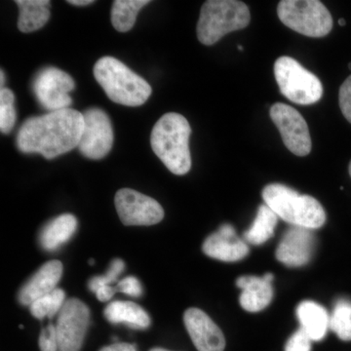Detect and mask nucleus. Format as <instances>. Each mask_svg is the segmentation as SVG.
Segmentation results:
<instances>
[{
	"label": "nucleus",
	"instance_id": "obj_1",
	"mask_svg": "<svg viewBox=\"0 0 351 351\" xmlns=\"http://www.w3.org/2000/svg\"><path fill=\"white\" fill-rule=\"evenodd\" d=\"M83 126V113L73 108L31 117L18 132V149L23 154H39L47 159L55 158L78 147Z\"/></svg>",
	"mask_w": 351,
	"mask_h": 351
},
{
	"label": "nucleus",
	"instance_id": "obj_2",
	"mask_svg": "<svg viewBox=\"0 0 351 351\" xmlns=\"http://www.w3.org/2000/svg\"><path fill=\"white\" fill-rule=\"evenodd\" d=\"M191 134L188 120L176 112L164 114L152 129V149L173 174L182 176L191 170Z\"/></svg>",
	"mask_w": 351,
	"mask_h": 351
},
{
	"label": "nucleus",
	"instance_id": "obj_3",
	"mask_svg": "<svg viewBox=\"0 0 351 351\" xmlns=\"http://www.w3.org/2000/svg\"><path fill=\"white\" fill-rule=\"evenodd\" d=\"M94 76L108 98L119 105L138 107L151 97V85L115 58H101Z\"/></svg>",
	"mask_w": 351,
	"mask_h": 351
},
{
	"label": "nucleus",
	"instance_id": "obj_4",
	"mask_svg": "<svg viewBox=\"0 0 351 351\" xmlns=\"http://www.w3.org/2000/svg\"><path fill=\"white\" fill-rule=\"evenodd\" d=\"M262 195L265 204L278 218L292 226L316 230L326 221V213L319 201L311 195H299L284 184H269L263 189Z\"/></svg>",
	"mask_w": 351,
	"mask_h": 351
},
{
	"label": "nucleus",
	"instance_id": "obj_5",
	"mask_svg": "<svg viewBox=\"0 0 351 351\" xmlns=\"http://www.w3.org/2000/svg\"><path fill=\"white\" fill-rule=\"evenodd\" d=\"M248 6L239 0H208L201 8L197 38L204 45H213L228 32L239 31L250 24Z\"/></svg>",
	"mask_w": 351,
	"mask_h": 351
},
{
	"label": "nucleus",
	"instance_id": "obj_6",
	"mask_svg": "<svg viewBox=\"0 0 351 351\" xmlns=\"http://www.w3.org/2000/svg\"><path fill=\"white\" fill-rule=\"evenodd\" d=\"M277 15L289 29L309 38H324L332 29L331 13L319 0H282Z\"/></svg>",
	"mask_w": 351,
	"mask_h": 351
},
{
	"label": "nucleus",
	"instance_id": "obj_7",
	"mask_svg": "<svg viewBox=\"0 0 351 351\" xmlns=\"http://www.w3.org/2000/svg\"><path fill=\"white\" fill-rule=\"evenodd\" d=\"M274 75L281 93L293 103L308 106L322 98L319 78L293 58H278L274 64Z\"/></svg>",
	"mask_w": 351,
	"mask_h": 351
},
{
	"label": "nucleus",
	"instance_id": "obj_8",
	"mask_svg": "<svg viewBox=\"0 0 351 351\" xmlns=\"http://www.w3.org/2000/svg\"><path fill=\"white\" fill-rule=\"evenodd\" d=\"M75 88V80L62 69L48 66L34 78L32 90L36 100L50 112L66 110L73 103L69 92Z\"/></svg>",
	"mask_w": 351,
	"mask_h": 351
},
{
	"label": "nucleus",
	"instance_id": "obj_9",
	"mask_svg": "<svg viewBox=\"0 0 351 351\" xmlns=\"http://www.w3.org/2000/svg\"><path fill=\"white\" fill-rule=\"evenodd\" d=\"M90 322V311L80 300L69 299L58 314L56 326L59 351H80Z\"/></svg>",
	"mask_w": 351,
	"mask_h": 351
},
{
	"label": "nucleus",
	"instance_id": "obj_10",
	"mask_svg": "<svg viewBox=\"0 0 351 351\" xmlns=\"http://www.w3.org/2000/svg\"><path fill=\"white\" fill-rule=\"evenodd\" d=\"M269 114L289 151L298 156L311 154V134L301 113L286 104L276 103L270 108Z\"/></svg>",
	"mask_w": 351,
	"mask_h": 351
},
{
	"label": "nucleus",
	"instance_id": "obj_11",
	"mask_svg": "<svg viewBox=\"0 0 351 351\" xmlns=\"http://www.w3.org/2000/svg\"><path fill=\"white\" fill-rule=\"evenodd\" d=\"M115 208L124 226H152L164 218L162 206L154 198L130 189L117 191Z\"/></svg>",
	"mask_w": 351,
	"mask_h": 351
},
{
	"label": "nucleus",
	"instance_id": "obj_12",
	"mask_svg": "<svg viewBox=\"0 0 351 351\" xmlns=\"http://www.w3.org/2000/svg\"><path fill=\"white\" fill-rule=\"evenodd\" d=\"M84 126L78 149L87 158L99 160L112 151L113 131L107 113L98 108L83 112Z\"/></svg>",
	"mask_w": 351,
	"mask_h": 351
},
{
	"label": "nucleus",
	"instance_id": "obj_13",
	"mask_svg": "<svg viewBox=\"0 0 351 351\" xmlns=\"http://www.w3.org/2000/svg\"><path fill=\"white\" fill-rule=\"evenodd\" d=\"M184 326L198 351H223L226 339L223 332L204 311L191 307L184 314Z\"/></svg>",
	"mask_w": 351,
	"mask_h": 351
},
{
	"label": "nucleus",
	"instance_id": "obj_14",
	"mask_svg": "<svg viewBox=\"0 0 351 351\" xmlns=\"http://www.w3.org/2000/svg\"><path fill=\"white\" fill-rule=\"evenodd\" d=\"M313 230L293 226L276 249V258L289 267H299L311 261L314 246Z\"/></svg>",
	"mask_w": 351,
	"mask_h": 351
},
{
	"label": "nucleus",
	"instance_id": "obj_15",
	"mask_svg": "<svg viewBox=\"0 0 351 351\" xmlns=\"http://www.w3.org/2000/svg\"><path fill=\"white\" fill-rule=\"evenodd\" d=\"M202 250L208 257L228 263L239 262L249 254L247 242L240 239L234 228L228 223L207 237Z\"/></svg>",
	"mask_w": 351,
	"mask_h": 351
},
{
	"label": "nucleus",
	"instance_id": "obj_16",
	"mask_svg": "<svg viewBox=\"0 0 351 351\" xmlns=\"http://www.w3.org/2000/svg\"><path fill=\"white\" fill-rule=\"evenodd\" d=\"M63 263L60 261H50L44 263L23 286L19 292V302L23 306H31L39 298L49 294L56 289L63 274Z\"/></svg>",
	"mask_w": 351,
	"mask_h": 351
},
{
	"label": "nucleus",
	"instance_id": "obj_17",
	"mask_svg": "<svg viewBox=\"0 0 351 351\" xmlns=\"http://www.w3.org/2000/svg\"><path fill=\"white\" fill-rule=\"evenodd\" d=\"M237 285L242 290L240 304L249 313L263 311L272 301L274 289L271 282L263 276H241L237 279Z\"/></svg>",
	"mask_w": 351,
	"mask_h": 351
},
{
	"label": "nucleus",
	"instance_id": "obj_18",
	"mask_svg": "<svg viewBox=\"0 0 351 351\" xmlns=\"http://www.w3.org/2000/svg\"><path fill=\"white\" fill-rule=\"evenodd\" d=\"M112 324H124L132 329L145 330L151 326V317L142 306L133 302L113 301L104 311Z\"/></svg>",
	"mask_w": 351,
	"mask_h": 351
},
{
	"label": "nucleus",
	"instance_id": "obj_19",
	"mask_svg": "<svg viewBox=\"0 0 351 351\" xmlns=\"http://www.w3.org/2000/svg\"><path fill=\"white\" fill-rule=\"evenodd\" d=\"M77 228V219L71 214H64L49 221L39 234V242L45 251H56L73 237Z\"/></svg>",
	"mask_w": 351,
	"mask_h": 351
},
{
	"label": "nucleus",
	"instance_id": "obj_20",
	"mask_svg": "<svg viewBox=\"0 0 351 351\" xmlns=\"http://www.w3.org/2000/svg\"><path fill=\"white\" fill-rule=\"evenodd\" d=\"M297 316L301 329L308 335L311 341H319L326 336L330 328V317L326 309L313 301H304L297 307Z\"/></svg>",
	"mask_w": 351,
	"mask_h": 351
},
{
	"label": "nucleus",
	"instance_id": "obj_21",
	"mask_svg": "<svg viewBox=\"0 0 351 351\" xmlns=\"http://www.w3.org/2000/svg\"><path fill=\"white\" fill-rule=\"evenodd\" d=\"M20 9L18 29L22 32L38 31L49 20L51 2L48 0H17Z\"/></svg>",
	"mask_w": 351,
	"mask_h": 351
},
{
	"label": "nucleus",
	"instance_id": "obj_22",
	"mask_svg": "<svg viewBox=\"0 0 351 351\" xmlns=\"http://www.w3.org/2000/svg\"><path fill=\"white\" fill-rule=\"evenodd\" d=\"M278 216L267 204L261 205L251 228L244 233V240L252 245H262L271 239Z\"/></svg>",
	"mask_w": 351,
	"mask_h": 351
},
{
	"label": "nucleus",
	"instance_id": "obj_23",
	"mask_svg": "<svg viewBox=\"0 0 351 351\" xmlns=\"http://www.w3.org/2000/svg\"><path fill=\"white\" fill-rule=\"evenodd\" d=\"M151 3L149 0H115L112 3V24L117 31H130L135 25L138 11Z\"/></svg>",
	"mask_w": 351,
	"mask_h": 351
},
{
	"label": "nucleus",
	"instance_id": "obj_24",
	"mask_svg": "<svg viewBox=\"0 0 351 351\" xmlns=\"http://www.w3.org/2000/svg\"><path fill=\"white\" fill-rule=\"evenodd\" d=\"M66 302V293L62 289L56 288L49 294L39 298L29 306V311L34 317L43 320L48 317L52 319L59 314Z\"/></svg>",
	"mask_w": 351,
	"mask_h": 351
},
{
	"label": "nucleus",
	"instance_id": "obj_25",
	"mask_svg": "<svg viewBox=\"0 0 351 351\" xmlns=\"http://www.w3.org/2000/svg\"><path fill=\"white\" fill-rule=\"evenodd\" d=\"M330 329L336 332L341 341H351V302H337L330 317Z\"/></svg>",
	"mask_w": 351,
	"mask_h": 351
},
{
	"label": "nucleus",
	"instance_id": "obj_26",
	"mask_svg": "<svg viewBox=\"0 0 351 351\" xmlns=\"http://www.w3.org/2000/svg\"><path fill=\"white\" fill-rule=\"evenodd\" d=\"M15 96L10 89L1 88L0 90V130L3 134H9L16 123Z\"/></svg>",
	"mask_w": 351,
	"mask_h": 351
},
{
	"label": "nucleus",
	"instance_id": "obj_27",
	"mask_svg": "<svg viewBox=\"0 0 351 351\" xmlns=\"http://www.w3.org/2000/svg\"><path fill=\"white\" fill-rule=\"evenodd\" d=\"M125 269V263L120 258H114L110 263L107 274L101 276H95L89 281V289L96 293L99 289L104 286H110V284L119 281V276Z\"/></svg>",
	"mask_w": 351,
	"mask_h": 351
},
{
	"label": "nucleus",
	"instance_id": "obj_28",
	"mask_svg": "<svg viewBox=\"0 0 351 351\" xmlns=\"http://www.w3.org/2000/svg\"><path fill=\"white\" fill-rule=\"evenodd\" d=\"M311 339L302 329L298 330L288 339L285 351H311Z\"/></svg>",
	"mask_w": 351,
	"mask_h": 351
},
{
	"label": "nucleus",
	"instance_id": "obj_29",
	"mask_svg": "<svg viewBox=\"0 0 351 351\" xmlns=\"http://www.w3.org/2000/svg\"><path fill=\"white\" fill-rule=\"evenodd\" d=\"M39 348L41 351H59L55 325H48L41 331L40 337H39Z\"/></svg>",
	"mask_w": 351,
	"mask_h": 351
},
{
	"label": "nucleus",
	"instance_id": "obj_30",
	"mask_svg": "<svg viewBox=\"0 0 351 351\" xmlns=\"http://www.w3.org/2000/svg\"><path fill=\"white\" fill-rule=\"evenodd\" d=\"M115 288H117V292L123 293V294L131 295V297L138 298L143 295L142 284L138 281L137 277H125L119 281Z\"/></svg>",
	"mask_w": 351,
	"mask_h": 351
},
{
	"label": "nucleus",
	"instance_id": "obj_31",
	"mask_svg": "<svg viewBox=\"0 0 351 351\" xmlns=\"http://www.w3.org/2000/svg\"><path fill=\"white\" fill-rule=\"evenodd\" d=\"M339 101L341 112L351 123V75L339 88Z\"/></svg>",
	"mask_w": 351,
	"mask_h": 351
},
{
	"label": "nucleus",
	"instance_id": "obj_32",
	"mask_svg": "<svg viewBox=\"0 0 351 351\" xmlns=\"http://www.w3.org/2000/svg\"><path fill=\"white\" fill-rule=\"evenodd\" d=\"M117 292V288L112 287V286H104V287L99 289L95 294H96L97 299L99 301L106 302L112 300Z\"/></svg>",
	"mask_w": 351,
	"mask_h": 351
},
{
	"label": "nucleus",
	"instance_id": "obj_33",
	"mask_svg": "<svg viewBox=\"0 0 351 351\" xmlns=\"http://www.w3.org/2000/svg\"><path fill=\"white\" fill-rule=\"evenodd\" d=\"M100 351H137V348L136 345H132V343H115L101 348Z\"/></svg>",
	"mask_w": 351,
	"mask_h": 351
},
{
	"label": "nucleus",
	"instance_id": "obj_34",
	"mask_svg": "<svg viewBox=\"0 0 351 351\" xmlns=\"http://www.w3.org/2000/svg\"><path fill=\"white\" fill-rule=\"evenodd\" d=\"M68 3L75 6H87L94 3L93 0H69Z\"/></svg>",
	"mask_w": 351,
	"mask_h": 351
},
{
	"label": "nucleus",
	"instance_id": "obj_35",
	"mask_svg": "<svg viewBox=\"0 0 351 351\" xmlns=\"http://www.w3.org/2000/svg\"><path fill=\"white\" fill-rule=\"evenodd\" d=\"M0 76H1V88H3L2 86H3V83L5 82V76H4L3 71H1V75H0Z\"/></svg>",
	"mask_w": 351,
	"mask_h": 351
},
{
	"label": "nucleus",
	"instance_id": "obj_36",
	"mask_svg": "<svg viewBox=\"0 0 351 351\" xmlns=\"http://www.w3.org/2000/svg\"><path fill=\"white\" fill-rule=\"evenodd\" d=\"M339 25H341V27H345V25H346V20L345 19H339Z\"/></svg>",
	"mask_w": 351,
	"mask_h": 351
},
{
	"label": "nucleus",
	"instance_id": "obj_37",
	"mask_svg": "<svg viewBox=\"0 0 351 351\" xmlns=\"http://www.w3.org/2000/svg\"><path fill=\"white\" fill-rule=\"evenodd\" d=\"M149 351H171V350H164V348H152V350H151Z\"/></svg>",
	"mask_w": 351,
	"mask_h": 351
},
{
	"label": "nucleus",
	"instance_id": "obj_38",
	"mask_svg": "<svg viewBox=\"0 0 351 351\" xmlns=\"http://www.w3.org/2000/svg\"><path fill=\"white\" fill-rule=\"evenodd\" d=\"M89 265H94V260L89 261Z\"/></svg>",
	"mask_w": 351,
	"mask_h": 351
},
{
	"label": "nucleus",
	"instance_id": "obj_39",
	"mask_svg": "<svg viewBox=\"0 0 351 351\" xmlns=\"http://www.w3.org/2000/svg\"><path fill=\"white\" fill-rule=\"evenodd\" d=\"M239 49L242 51L243 50V47H242L241 45H239Z\"/></svg>",
	"mask_w": 351,
	"mask_h": 351
},
{
	"label": "nucleus",
	"instance_id": "obj_40",
	"mask_svg": "<svg viewBox=\"0 0 351 351\" xmlns=\"http://www.w3.org/2000/svg\"><path fill=\"white\" fill-rule=\"evenodd\" d=\"M350 177H351V162L350 164Z\"/></svg>",
	"mask_w": 351,
	"mask_h": 351
},
{
	"label": "nucleus",
	"instance_id": "obj_41",
	"mask_svg": "<svg viewBox=\"0 0 351 351\" xmlns=\"http://www.w3.org/2000/svg\"><path fill=\"white\" fill-rule=\"evenodd\" d=\"M348 68H350V69L351 71V63H350V64H348Z\"/></svg>",
	"mask_w": 351,
	"mask_h": 351
}]
</instances>
